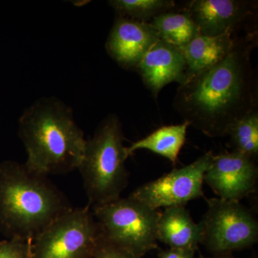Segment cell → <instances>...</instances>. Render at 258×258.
I'll return each instance as SVG.
<instances>
[{
  "mask_svg": "<svg viewBox=\"0 0 258 258\" xmlns=\"http://www.w3.org/2000/svg\"><path fill=\"white\" fill-rule=\"evenodd\" d=\"M254 39L251 33L239 37L221 61L178 88L176 111L208 137L227 135L235 122L257 110V79L250 60Z\"/></svg>",
  "mask_w": 258,
  "mask_h": 258,
  "instance_id": "obj_1",
  "label": "cell"
},
{
  "mask_svg": "<svg viewBox=\"0 0 258 258\" xmlns=\"http://www.w3.org/2000/svg\"><path fill=\"white\" fill-rule=\"evenodd\" d=\"M18 135L26 149L25 165L39 174H64L78 169L86 139L71 107L55 97L34 102L19 119Z\"/></svg>",
  "mask_w": 258,
  "mask_h": 258,
  "instance_id": "obj_2",
  "label": "cell"
},
{
  "mask_svg": "<svg viewBox=\"0 0 258 258\" xmlns=\"http://www.w3.org/2000/svg\"><path fill=\"white\" fill-rule=\"evenodd\" d=\"M72 208L47 176L17 161L0 162V233L7 238L32 240Z\"/></svg>",
  "mask_w": 258,
  "mask_h": 258,
  "instance_id": "obj_3",
  "label": "cell"
},
{
  "mask_svg": "<svg viewBox=\"0 0 258 258\" xmlns=\"http://www.w3.org/2000/svg\"><path fill=\"white\" fill-rule=\"evenodd\" d=\"M124 134L118 117L111 114L102 120L93 137L86 140L84 154L78 167L93 207L120 198L128 183V159Z\"/></svg>",
  "mask_w": 258,
  "mask_h": 258,
  "instance_id": "obj_4",
  "label": "cell"
},
{
  "mask_svg": "<svg viewBox=\"0 0 258 258\" xmlns=\"http://www.w3.org/2000/svg\"><path fill=\"white\" fill-rule=\"evenodd\" d=\"M93 210L103 240L142 257L158 248L159 210L130 197L93 207Z\"/></svg>",
  "mask_w": 258,
  "mask_h": 258,
  "instance_id": "obj_5",
  "label": "cell"
},
{
  "mask_svg": "<svg viewBox=\"0 0 258 258\" xmlns=\"http://www.w3.org/2000/svg\"><path fill=\"white\" fill-rule=\"evenodd\" d=\"M101 238L93 212L72 208L32 240L28 258H93Z\"/></svg>",
  "mask_w": 258,
  "mask_h": 258,
  "instance_id": "obj_6",
  "label": "cell"
},
{
  "mask_svg": "<svg viewBox=\"0 0 258 258\" xmlns=\"http://www.w3.org/2000/svg\"><path fill=\"white\" fill-rule=\"evenodd\" d=\"M208 210L200 222L201 244L213 255H229L249 248L258 240V222L240 202L220 198L207 200Z\"/></svg>",
  "mask_w": 258,
  "mask_h": 258,
  "instance_id": "obj_7",
  "label": "cell"
},
{
  "mask_svg": "<svg viewBox=\"0 0 258 258\" xmlns=\"http://www.w3.org/2000/svg\"><path fill=\"white\" fill-rule=\"evenodd\" d=\"M213 157L212 152L205 153L191 164L141 185L128 197L157 210L185 207L203 197L204 177Z\"/></svg>",
  "mask_w": 258,
  "mask_h": 258,
  "instance_id": "obj_8",
  "label": "cell"
},
{
  "mask_svg": "<svg viewBox=\"0 0 258 258\" xmlns=\"http://www.w3.org/2000/svg\"><path fill=\"white\" fill-rule=\"evenodd\" d=\"M257 166L253 159L236 152L214 155L204 177L219 198L240 202L255 189Z\"/></svg>",
  "mask_w": 258,
  "mask_h": 258,
  "instance_id": "obj_9",
  "label": "cell"
},
{
  "mask_svg": "<svg viewBox=\"0 0 258 258\" xmlns=\"http://www.w3.org/2000/svg\"><path fill=\"white\" fill-rule=\"evenodd\" d=\"M201 35H237L255 15L254 2L243 0H195L186 9Z\"/></svg>",
  "mask_w": 258,
  "mask_h": 258,
  "instance_id": "obj_10",
  "label": "cell"
},
{
  "mask_svg": "<svg viewBox=\"0 0 258 258\" xmlns=\"http://www.w3.org/2000/svg\"><path fill=\"white\" fill-rule=\"evenodd\" d=\"M160 39L150 23L118 16L107 39L106 49L120 67L136 70L148 51Z\"/></svg>",
  "mask_w": 258,
  "mask_h": 258,
  "instance_id": "obj_11",
  "label": "cell"
},
{
  "mask_svg": "<svg viewBox=\"0 0 258 258\" xmlns=\"http://www.w3.org/2000/svg\"><path fill=\"white\" fill-rule=\"evenodd\" d=\"M185 69L182 51L160 39L148 51L136 71L153 96L157 98L166 85L183 83Z\"/></svg>",
  "mask_w": 258,
  "mask_h": 258,
  "instance_id": "obj_12",
  "label": "cell"
},
{
  "mask_svg": "<svg viewBox=\"0 0 258 258\" xmlns=\"http://www.w3.org/2000/svg\"><path fill=\"white\" fill-rule=\"evenodd\" d=\"M157 237L169 248L198 251L202 240L201 226L194 221L185 207L164 208L158 221Z\"/></svg>",
  "mask_w": 258,
  "mask_h": 258,
  "instance_id": "obj_13",
  "label": "cell"
},
{
  "mask_svg": "<svg viewBox=\"0 0 258 258\" xmlns=\"http://www.w3.org/2000/svg\"><path fill=\"white\" fill-rule=\"evenodd\" d=\"M238 37L232 33L217 36L197 35L181 50L186 64L182 83L218 63L229 53Z\"/></svg>",
  "mask_w": 258,
  "mask_h": 258,
  "instance_id": "obj_14",
  "label": "cell"
},
{
  "mask_svg": "<svg viewBox=\"0 0 258 258\" xmlns=\"http://www.w3.org/2000/svg\"><path fill=\"white\" fill-rule=\"evenodd\" d=\"M189 124L186 122L177 125H164L154 131L144 138L134 142L125 148L130 157L136 151L147 149L166 158L173 164L177 162L178 157L186 142Z\"/></svg>",
  "mask_w": 258,
  "mask_h": 258,
  "instance_id": "obj_15",
  "label": "cell"
},
{
  "mask_svg": "<svg viewBox=\"0 0 258 258\" xmlns=\"http://www.w3.org/2000/svg\"><path fill=\"white\" fill-rule=\"evenodd\" d=\"M161 39L182 50L200 31L186 10L169 11L158 15L150 22Z\"/></svg>",
  "mask_w": 258,
  "mask_h": 258,
  "instance_id": "obj_16",
  "label": "cell"
},
{
  "mask_svg": "<svg viewBox=\"0 0 258 258\" xmlns=\"http://www.w3.org/2000/svg\"><path fill=\"white\" fill-rule=\"evenodd\" d=\"M232 151L255 160L258 156V112H250L227 131Z\"/></svg>",
  "mask_w": 258,
  "mask_h": 258,
  "instance_id": "obj_17",
  "label": "cell"
},
{
  "mask_svg": "<svg viewBox=\"0 0 258 258\" xmlns=\"http://www.w3.org/2000/svg\"><path fill=\"white\" fill-rule=\"evenodd\" d=\"M108 4L118 16L150 23L158 15L171 11L176 3L172 0H111Z\"/></svg>",
  "mask_w": 258,
  "mask_h": 258,
  "instance_id": "obj_18",
  "label": "cell"
},
{
  "mask_svg": "<svg viewBox=\"0 0 258 258\" xmlns=\"http://www.w3.org/2000/svg\"><path fill=\"white\" fill-rule=\"evenodd\" d=\"M32 240L8 239L0 242V258H28Z\"/></svg>",
  "mask_w": 258,
  "mask_h": 258,
  "instance_id": "obj_19",
  "label": "cell"
},
{
  "mask_svg": "<svg viewBox=\"0 0 258 258\" xmlns=\"http://www.w3.org/2000/svg\"><path fill=\"white\" fill-rule=\"evenodd\" d=\"M93 258H143L113 245L101 238Z\"/></svg>",
  "mask_w": 258,
  "mask_h": 258,
  "instance_id": "obj_20",
  "label": "cell"
},
{
  "mask_svg": "<svg viewBox=\"0 0 258 258\" xmlns=\"http://www.w3.org/2000/svg\"><path fill=\"white\" fill-rule=\"evenodd\" d=\"M196 250L186 249L168 248L159 252V258H195Z\"/></svg>",
  "mask_w": 258,
  "mask_h": 258,
  "instance_id": "obj_21",
  "label": "cell"
},
{
  "mask_svg": "<svg viewBox=\"0 0 258 258\" xmlns=\"http://www.w3.org/2000/svg\"><path fill=\"white\" fill-rule=\"evenodd\" d=\"M198 258H236L235 257H232L231 256V254H229V255H214L212 256V257H206V256H204L201 253L200 254V256H199Z\"/></svg>",
  "mask_w": 258,
  "mask_h": 258,
  "instance_id": "obj_22",
  "label": "cell"
}]
</instances>
